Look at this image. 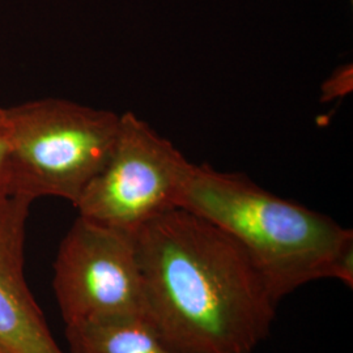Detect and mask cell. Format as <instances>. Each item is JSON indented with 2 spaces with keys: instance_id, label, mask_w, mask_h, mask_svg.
I'll return each mask as SVG.
<instances>
[{
  "instance_id": "6da1fadb",
  "label": "cell",
  "mask_w": 353,
  "mask_h": 353,
  "mask_svg": "<svg viewBox=\"0 0 353 353\" xmlns=\"http://www.w3.org/2000/svg\"><path fill=\"white\" fill-rule=\"evenodd\" d=\"M134 239L144 318L173 352H255L279 303L237 241L181 207Z\"/></svg>"
},
{
  "instance_id": "7a4b0ae2",
  "label": "cell",
  "mask_w": 353,
  "mask_h": 353,
  "mask_svg": "<svg viewBox=\"0 0 353 353\" xmlns=\"http://www.w3.org/2000/svg\"><path fill=\"white\" fill-rule=\"evenodd\" d=\"M179 207L237 241L278 303L307 283L332 279L338 255L353 242L352 230L326 214L208 165H194Z\"/></svg>"
},
{
  "instance_id": "3957f363",
  "label": "cell",
  "mask_w": 353,
  "mask_h": 353,
  "mask_svg": "<svg viewBox=\"0 0 353 353\" xmlns=\"http://www.w3.org/2000/svg\"><path fill=\"white\" fill-rule=\"evenodd\" d=\"M13 194L58 196L75 205L113 151L121 115L61 99L6 109Z\"/></svg>"
},
{
  "instance_id": "277c9868",
  "label": "cell",
  "mask_w": 353,
  "mask_h": 353,
  "mask_svg": "<svg viewBox=\"0 0 353 353\" xmlns=\"http://www.w3.org/2000/svg\"><path fill=\"white\" fill-rule=\"evenodd\" d=\"M192 168L169 140L127 112L110 157L74 207L88 221L134 234L179 207Z\"/></svg>"
},
{
  "instance_id": "5b68a950",
  "label": "cell",
  "mask_w": 353,
  "mask_h": 353,
  "mask_svg": "<svg viewBox=\"0 0 353 353\" xmlns=\"http://www.w3.org/2000/svg\"><path fill=\"white\" fill-rule=\"evenodd\" d=\"M52 288L65 326L144 318V290L134 234L79 216L61 242Z\"/></svg>"
},
{
  "instance_id": "8992f818",
  "label": "cell",
  "mask_w": 353,
  "mask_h": 353,
  "mask_svg": "<svg viewBox=\"0 0 353 353\" xmlns=\"http://www.w3.org/2000/svg\"><path fill=\"white\" fill-rule=\"evenodd\" d=\"M30 204L23 196L0 203V339L17 353H64L26 284L24 250Z\"/></svg>"
},
{
  "instance_id": "52a82bcc",
  "label": "cell",
  "mask_w": 353,
  "mask_h": 353,
  "mask_svg": "<svg viewBox=\"0 0 353 353\" xmlns=\"http://www.w3.org/2000/svg\"><path fill=\"white\" fill-rule=\"evenodd\" d=\"M68 353H174L143 316L65 326Z\"/></svg>"
},
{
  "instance_id": "ba28073f",
  "label": "cell",
  "mask_w": 353,
  "mask_h": 353,
  "mask_svg": "<svg viewBox=\"0 0 353 353\" xmlns=\"http://www.w3.org/2000/svg\"><path fill=\"white\" fill-rule=\"evenodd\" d=\"M16 196L13 194L11 140L6 109L0 108V203Z\"/></svg>"
},
{
  "instance_id": "9c48e42d",
  "label": "cell",
  "mask_w": 353,
  "mask_h": 353,
  "mask_svg": "<svg viewBox=\"0 0 353 353\" xmlns=\"http://www.w3.org/2000/svg\"><path fill=\"white\" fill-rule=\"evenodd\" d=\"M352 64H345L336 68L322 85V101H332L338 97L347 96L352 92Z\"/></svg>"
},
{
  "instance_id": "30bf717a",
  "label": "cell",
  "mask_w": 353,
  "mask_h": 353,
  "mask_svg": "<svg viewBox=\"0 0 353 353\" xmlns=\"http://www.w3.org/2000/svg\"><path fill=\"white\" fill-rule=\"evenodd\" d=\"M0 353H17L14 350H13L12 347H10L6 341H1L0 339Z\"/></svg>"
}]
</instances>
